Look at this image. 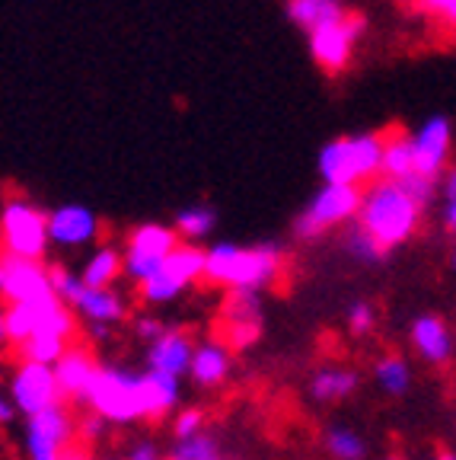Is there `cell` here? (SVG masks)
<instances>
[{"mask_svg":"<svg viewBox=\"0 0 456 460\" xmlns=\"http://www.w3.org/2000/svg\"><path fill=\"white\" fill-rule=\"evenodd\" d=\"M215 227V211L205 208V205H195V208H182L176 215V230L182 237H205Z\"/></svg>","mask_w":456,"mask_h":460,"instance_id":"26","label":"cell"},{"mask_svg":"<svg viewBox=\"0 0 456 460\" xmlns=\"http://www.w3.org/2000/svg\"><path fill=\"white\" fill-rule=\"evenodd\" d=\"M195 384L201 387H217V384L227 381L230 374V349L224 342H205L195 349V361H192V371Z\"/></svg>","mask_w":456,"mask_h":460,"instance_id":"20","label":"cell"},{"mask_svg":"<svg viewBox=\"0 0 456 460\" xmlns=\"http://www.w3.org/2000/svg\"><path fill=\"white\" fill-rule=\"evenodd\" d=\"M373 323H377V314H373L371 304H355V307L348 310V326H351V332H357V336L371 332Z\"/></svg>","mask_w":456,"mask_h":460,"instance_id":"34","label":"cell"},{"mask_svg":"<svg viewBox=\"0 0 456 460\" xmlns=\"http://www.w3.org/2000/svg\"><path fill=\"white\" fill-rule=\"evenodd\" d=\"M0 227H4V246L10 256L42 259L45 246L51 243L48 215L29 201H7L0 215Z\"/></svg>","mask_w":456,"mask_h":460,"instance_id":"7","label":"cell"},{"mask_svg":"<svg viewBox=\"0 0 456 460\" xmlns=\"http://www.w3.org/2000/svg\"><path fill=\"white\" fill-rule=\"evenodd\" d=\"M0 419H4V422H10V419H13V400L0 402Z\"/></svg>","mask_w":456,"mask_h":460,"instance_id":"41","label":"cell"},{"mask_svg":"<svg viewBox=\"0 0 456 460\" xmlns=\"http://www.w3.org/2000/svg\"><path fill=\"white\" fill-rule=\"evenodd\" d=\"M179 400V381L166 377V374L147 371L144 374V406H147V419H160L176 406Z\"/></svg>","mask_w":456,"mask_h":460,"instance_id":"21","label":"cell"},{"mask_svg":"<svg viewBox=\"0 0 456 460\" xmlns=\"http://www.w3.org/2000/svg\"><path fill=\"white\" fill-rule=\"evenodd\" d=\"M453 269H456V252H453Z\"/></svg>","mask_w":456,"mask_h":460,"instance_id":"43","label":"cell"},{"mask_svg":"<svg viewBox=\"0 0 456 460\" xmlns=\"http://www.w3.org/2000/svg\"><path fill=\"white\" fill-rule=\"evenodd\" d=\"M205 259H207V252H201L198 246H179V250L166 259V266L160 269L153 279H147L141 285V297L147 304H163V301L179 297L195 279L205 275Z\"/></svg>","mask_w":456,"mask_h":460,"instance_id":"10","label":"cell"},{"mask_svg":"<svg viewBox=\"0 0 456 460\" xmlns=\"http://www.w3.org/2000/svg\"><path fill=\"white\" fill-rule=\"evenodd\" d=\"M421 7L428 10V13L441 16V20H447L450 26H456V0H421Z\"/></svg>","mask_w":456,"mask_h":460,"instance_id":"36","label":"cell"},{"mask_svg":"<svg viewBox=\"0 0 456 460\" xmlns=\"http://www.w3.org/2000/svg\"><path fill=\"white\" fill-rule=\"evenodd\" d=\"M102 422H106L102 416H86V419H83V425H80V429H83V438H100Z\"/></svg>","mask_w":456,"mask_h":460,"instance_id":"37","label":"cell"},{"mask_svg":"<svg viewBox=\"0 0 456 460\" xmlns=\"http://www.w3.org/2000/svg\"><path fill=\"white\" fill-rule=\"evenodd\" d=\"M128 460H160V454L153 445H137L135 451L128 454Z\"/></svg>","mask_w":456,"mask_h":460,"instance_id":"39","label":"cell"},{"mask_svg":"<svg viewBox=\"0 0 456 460\" xmlns=\"http://www.w3.org/2000/svg\"><path fill=\"white\" fill-rule=\"evenodd\" d=\"M357 387L355 371H345V367H326L313 377V396L316 400H342L351 390Z\"/></svg>","mask_w":456,"mask_h":460,"instance_id":"24","label":"cell"},{"mask_svg":"<svg viewBox=\"0 0 456 460\" xmlns=\"http://www.w3.org/2000/svg\"><path fill=\"white\" fill-rule=\"evenodd\" d=\"M227 345L230 349H250L259 339V320H227Z\"/></svg>","mask_w":456,"mask_h":460,"instance_id":"31","label":"cell"},{"mask_svg":"<svg viewBox=\"0 0 456 460\" xmlns=\"http://www.w3.org/2000/svg\"><path fill=\"white\" fill-rule=\"evenodd\" d=\"M412 141H415V172L428 176V180H437L450 157V122L443 115H431L428 122L418 128V135H412Z\"/></svg>","mask_w":456,"mask_h":460,"instance_id":"14","label":"cell"},{"mask_svg":"<svg viewBox=\"0 0 456 460\" xmlns=\"http://www.w3.org/2000/svg\"><path fill=\"white\" fill-rule=\"evenodd\" d=\"M137 332H141L144 339H160L166 330H160L157 320H137Z\"/></svg>","mask_w":456,"mask_h":460,"instance_id":"38","label":"cell"},{"mask_svg":"<svg viewBox=\"0 0 456 460\" xmlns=\"http://www.w3.org/2000/svg\"><path fill=\"white\" fill-rule=\"evenodd\" d=\"M86 402L106 422H135V419H144L147 416V406H144V374L102 367L96 374L90 394H86Z\"/></svg>","mask_w":456,"mask_h":460,"instance_id":"3","label":"cell"},{"mask_svg":"<svg viewBox=\"0 0 456 460\" xmlns=\"http://www.w3.org/2000/svg\"><path fill=\"white\" fill-rule=\"evenodd\" d=\"M443 199H447V211H443V217H447L450 230H456V170H450L447 180H443Z\"/></svg>","mask_w":456,"mask_h":460,"instance_id":"35","label":"cell"},{"mask_svg":"<svg viewBox=\"0 0 456 460\" xmlns=\"http://www.w3.org/2000/svg\"><path fill=\"white\" fill-rule=\"evenodd\" d=\"M364 32V16L348 13L336 26H326L310 36V51H313L316 65L322 71H342L351 61V49H355L357 36Z\"/></svg>","mask_w":456,"mask_h":460,"instance_id":"13","label":"cell"},{"mask_svg":"<svg viewBox=\"0 0 456 460\" xmlns=\"http://www.w3.org/2000/svg\"><path fill=\"white\" fill-rule=\"evenodd\" d=\"M201 422H205V416H201L198 410H182L176 416V422H172V429H176L179 441H186V438H195V435H201Z\"/></svg>","mask_w":456,"mask_h":460,"instance_id":"33","label":"cell"},{"mask_svg":"<svg viewBox=\"0 0 456 460\" xmlns=\"http://www.w3.org/2000/svg\"><path fill=\"white\" fill-rule=\"evenodd\" d=\"M287 16H291V22H297L300 29H307L313 36L320 29L342 22L348 13H345L342 0H287Z\"/></svg>","mask_w":456,"mask_h":460,"instance_id":"19","label":"cell"},{"mask_svg":"<svg viewBox=\"0 0 456 460\" xmlns=\"http://www.w3.org/2000/svg\"><path fill=\"white\" fill-rule=\"evenodd\" d=\"M415 172V141L408 135H386L383 176L386 180H406Z\"/></svg>","mask_w":456,"mask_h":460,"instance_id":"23","label":"cell"},{"mask_svg":"<svg viewBox=\"0 0 456 460\" xmlns=\"http://www.w3.org/2000/svg\"><path fill=\"white\" fill-rule=\"evenodd\" d=\"M0 291L10 304H32L55 295L51 288V269H45L39 259H20L4 252L0 262Z\"/></svg>","mask_w":456,"mask_h":460,"instance_id":"12","label":"cell"},{"mask_svg":"<svg viewBox=\"0 0 456 460\" xmlns=\"http://www.w3.org/2000/svg\"><path fill=\"white\" fill-rule=\"evenodd\" d=\"M437 460H456V457H453V454H441Z\"/></svg>","mask_w":456,"mask_h":460,"instance_id":"42","label":"cell"},{"mask_svg":"<svg viewBox=\"0 0 456 460\" xmlns=\"http://www.w3.org/2000/svg\"><path fill=\"white\" fill-rule=\"evenodd\" d=\"M121 272H125V256H121L115 246H100L93 256L86 259L80 279H83V285H90V288H109Z\"/></svg>","mask_w":456,"mask_h":460,"instance_id":"22","label":"cell"},{"mask_svg":"<svg viewBox=\"0 0 456 460\" xmlns=\"http://www.w3.org/2000/svg\"><path fill=\"white\" fill-rule=\"evenodd\" d=\"M150 371L166 374V377H182V374L192 371V361H195V342L186 336V332L179 330H166L160 339L150 342Z\"/></svg>","mask_w":456,"mask_h":460,"instance_id":"16","label":"cell"},{"mask_svg":"<svg viewBox=\"0 0 456 460\" xmlns=\"http://www.w3.org/2000/svg\"><path fill=\"white\" fill-rule=\"evenodd\" d=\"M377 381H380V387H383L386 394H392V396L406 394V387H408V365L402 358H396V355H390V358H383L377 365Z\"/></svg>","mask_w":456,"mask_h":460,"instance_id":"27","label":"cell"},{"mask_svg":"<svg viewBox=\"0 0 456 460\" xmlns=\"http://www.w3.org/2000/svg\"><path fill=\"white\" fill-rule=\"evenodd\" d=\"M421 221L418 201L396 180H380L364 192L357 227H364L383 250L406 243Z\"/></svg>","mask_w":456,"mask_h":460,"instance_id":"1","label":"cell"},{"mask_svg":"<svg viewBox=\"0 0 456 460\" xmlns=\"http://www.w3.org/2000/svg\"><path fill=\"white\" fill-rule=\"evenodd\" d=\"M48 234L51 243L74 250V246H86L100 237V221L83 205H61L48 215Z\"/></svg>","mask_w":456,"mask_h":460,"instance_id":"15","label":"cell"},{"mask_svg":"<svg viewBox=\"0 0 456 460\" xmlns=\"http://www.w3.org/2000/svg\"><path fill=\"white\" fill-rule=\"evenodd\" d=\"M10 400L26 412L29 419L39 412L51 410L61 400V387H57L55 365H39V361H20L10 377Z\"/></svg>","mask_w":456,"mask_h":460,"instance_id":"9","label":"cell"},{"mask_svg":"<svg viewBox=\"0 0 456 460\" xmlns=\"http://www.w3.org/2000/svg\"><path fill=\"white\" fill-rule=\"evenodd\" d=\"M412 345L418 355L431 365H443L453 355V336H450L447 323L437 316H418L412 323Z\"/></svg>","mask_w":456,"mask_h":460,"instance_id":"18","label":"cell"},{"mask_svg":"<svg viewBox=\"0 0 456 460\" xmlns=\"http://www.w3.org/2000/svg\"><path fill=\"white\" fill-rule=\"evenodd\" d=\"M61 460H93V454L86 451V447H77V445H71L65 454H61Z\"/></svg>","mask_w":456,"mask_h":460,"instance_id":"40","label":"cell"},{"mask_svg":"<svg viewBox=\"0 0 456 460\" xmlns=\"http://www.w3.org/2000/svg\"><path fill=\"white\" fill-rule=\"evenodd\" d=\"M361 205H364L361 186H332V182H326L313 195L307 211L297 217V234L303 240L320 237L329 227H336V224H345L361 215Z\"/></svg>","mask_w":456,"mask_h":460,"instance_id":"5","label":"cell"},{"mask_svg":"<svg viewBox=\"0 0 456 460\" xmlns=\"http://www.w3.org/2000/svg\"><path fill=\"white\" fill-rule=\"evenodd\" d=\"M179 250V230L163 227V224H141L128 237L125 250V275L144 285L147 279L166 266V259Z\"/></svg>","mask_w":456,"mask_h":460,"instance_id":"6","label":"cell"},{"mask_svg":"<svg viewBox=\"0 0 456 460\" xmlns=\"http://www.w3.org/2000/svg\"><path fill=\"white\" fill-rule=\"evenodd\" d=\"M71 445H74V419L61 402L29 419L26 425L29 460H61V454Z\"/></svg>","mask_w":456,"mask_h":460,"instance_id":"11","label":"cell"},{"mask_svg":"<svg viewBox=\"0 0 456 460\" xmlns=\"http://www.w3.org/2000/svg\"><path fill=\"white\" fill-rule=\"evenodd\" d=\"M170 460H217V447L207 435H195V438L179 441L172 447Z\"/></svg>","mask_w":456,"mask_h":460,"instance_id":"29","label":"cell"},{"mask_svg":"<svg viewBox=\"0 0 456 460\" xmlns=\"http://www.w3.org/2000/svg\"><path fill=\"white\" fill-rule=\"evenodd\" d=\"M102 367L96 365V358L86 349H80V345H71L61 358L55 361V374H57V387H61V396H83L90 394V387H93L96 374H100Z\"/></svg>","mask_w":456,"mask_h":460,"instance_id":"17","label":"cell"},{"mask_svg":"<svg viewBox=\"0 0 456 460\" xmlns=\"http://www.w3.org/2000/svg\"><path fill=\"white\" fill-rule=\"evenodd\" d=\"M345 243H348V250L355 252L357 259H367V262H377V259H383V252H386L383 246H380L377 240H373L364 227H355V230H351Z\"/></svg>","mask_w":456,"mask_h":460,"instance_id":"30","label":"cell"},{"mask_svg":"<svg viewBox=\"0 0 456 460\" xmlns=\"http://www.w3.org/2000/svg\"><path fill=\"white\" fill-rule=\"evenodd\" d=\"M51 288H55V295L61 297V301L71 304L74 310H80L93 326H109L125 316V304H121V297L115 295V291L83 285V279H74V275L61 266L51 269Z\"/></svg>","mask_w":456,"mask_h":460,"instance_id":"8","label":"cell"},{"mask_svg":"<svg viewBox=\"0 0 456 460\" xmlns=\"http://www.w3.org/2000/svg\"><path fill=\"white\" fill-rule=\"evenodd\" d=\"M329 451L338 460H361L364 457V441L357 431L351 429H332L329 431Z\"/></svg>","mask_w":456,"mask_h":460,"instance_id":"28","label":"cell"},{"mask_svg":"<svg viewBox=\"0 0 456 460\" xmlns=\"http://www.w3.org/2000/svg\"><path fill=\"white\" fill-rule=\"evenodd\" d=\"M281 275V252L275 246L217 243L207 250L205 279L230 291H262Z\"/></svg>","mask_w":456,"mask_h":460,"instance_id":"2","label":"cell"},{"mask_svg":"<svg viewBox=\"0 0 456 460\" xmlns=\"http://www.w3.org/2000/svg\"><path fill=\"white\" fill-rule=\"evenodd\" d=\"M402 189H406L408 195H412L415 201H418V208L425 211L431 205V199H434V180H428V176H421V172H412V176H406V180H399Z\"/></svg>","mask_w":456,"mask_h":460,"instance_id":"32","label":"cell"},{"mask_svg":"<svg viewBox=\"0 0 456 460\" xmlns=\"http://www.w3.org/2000/svg\"><path fill=\"white\" fill-rule=\"evenodd\" d=\"M392 460H406V457H392Z\"/></svg>","mask_w":456,"mask_h":460,"instance_id":"44","label":"cell"},{"mask_svg":"<svg viewBox=\"0 0 456 460\" xmlns=\"http://www.w3.org/2000/svg\"><path fill=\"white\" fill-rule=\"evenodd\" d=\"M65 352H67V339L55 336V332H36V336L20 345L22 361H39V365H55Z\"/></svg>","mask_w":456,"mask_h":460,"instance_id":"25","label":"cell"},{"mask_svg":"<svg viewBox=\"0 0 456 460\" xmlns=\"http://www.w3.org/2000/svg\"><path fill=\"white\" fill-rule=\"evenodd\" d=\"M36 332H55L61 339L74 336V316L57 295H48L32 304H10L0 316V336L16 349Z\"/></svg>","mask_w":456,"mask_h":460,"instance_id":"4","label":"cell"}]
</instances>
